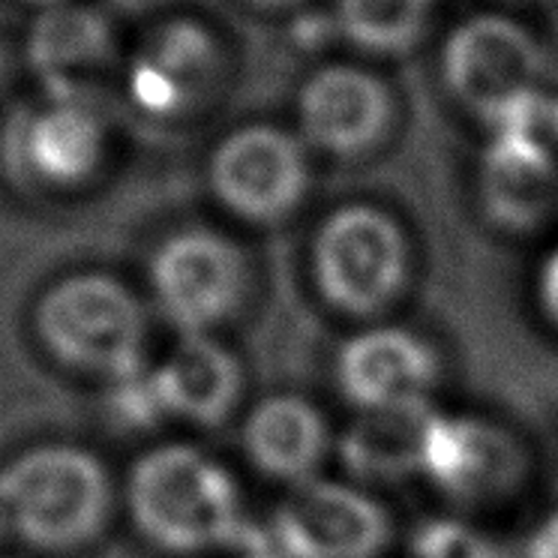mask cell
<instances>
[{
  "mask_svg": "<svg viewBox=\"0 0 558 558\" xmlns=\"http://www.w3.org/2000/svg\"><path fill=\"white\" fill-rule=\"evenodd\" d=\"M114 154L106 99L27 87L0 114V171L27 195H73L102 178Z\"/></svg>",
  "mask_w": 558,
  "mask_h": 558,
  "instance_id": "1",
  "label": "cell"
},
{
  "mask_svg": "<svg viewBox=\"0 0 558 558\" xmlns=\"http://www.w3.org/2000/svg\"><path fill=\"white\" fill-rule=\"evenodd\" d=\"M114 493L106 465L75 445H39L0 469V532L43 553L97 541Z\"/></svg>",
  "mask_w": 558,
  "mask_h": 558,
  "instance_id": "2",
  "label": "cell"
},
{
  "mask_svg": "<svg viewBox=\"0 0 558 558\" xmlns=\"http://www.w3.org/2000/svg\"><path fill=\"white\" fill-rule=\"evenodd\" d=\"M229 85V49L214 25L190 13L157 15L126 34L114 94L157 126L202 118Z\"/></svg>",
  "mask_w": 558,
  "mask_h": 558,
  "instance_id": "3",
  "label": "cell"
},
{
  "mask_svg": "<svg viewBox=\"0 0 558 558\" xmlns=\"http://www.w3.org/2000/svg\"><path fill=\"white\" fill-rule=\"evenodd\" d=\"M126 501L138 532L166 553L195 556L241 532V493L217 460L190 445L147 450L133 465Z\"/></svg>",
  "mask_w": 558,
  "mask_h": 558,
  "instance_id": "4",
  "label": "cell"
},
{
  "mask_svg": "<svg viewBox=\"0 0 558 558\" xmlns=\"http://www.w3.org/2000/svg\"><path fill=\"white\" fill-rule=\"evenodd\" d=\"M37 333L51 357L87 376L114 385L145 373V306L109 274L58 279L39 298Z\"/></svg>",
  "mask_w": 558,
  "mask_h": 558,
  "instance_id": "5",
  "label": "cell"
},
{
  "mask_svg": "<svg viewBox=\"0 0 558 558\" xmlns=\"http://www.w3.org/2000/svg\"><path fill=\"white\" fill-rule=\"evenodd\" d=\"M544 54L529 27L508 15H472L453 27L441 54L450 97L493 130L520 123L541 102Z\"/></svg>",
  "mask_w": 558,
  "mask_h": 558,
  "instance_id": "6",
  "label": "cell"
},
{
  "mask_svg": "<svg viewBox=\"0 0 558 558\" xmlns=\"http://www.w3.org/2000/svg\"><path fill=\"white\" fill-rule=\"evenodd\" d=\"M313 274L333 310L354 318L385 313L409 277V243L400 222L373 205L333 210L313 241Z\"/></svg>",
  "mask_w": 558,
  "mask_h": 558,
  "instance_id": "7",
  "label": "cell"
},
{
  "mask_svg": "<svg viewBox=\"0 0 558 558\" xmlns=\"http://www.w3.org/2000/svg\"><path fill=\"white\" fill-rule=\"evenodd\" d=\"M310 147L270 123H246L219 138L207 159V186L246 222L274 226L292 217L310 190Z\"/></svg>",
  "mask_w": 558,
  "mask_h": 558,
  "instance_id": "8",
  "label": "cell"
},
{
  "mask_svg": "<svg viewBox=\"0 0 558 558\" xmlns=\"http://www.w3.org/2000/svg\"><path fill=\"white\" fill-rule=\"evenodd\" d=\"M246 258L241 246L210 229H181L159 243L150 258V289L169 325L210 333L229 322L246 298Z\"/></svg>",
  "mask_w": 558,
  "mask_h": 558,
  "instance_id": "9",
  "label": "cell"
},
{
  "mask_svg": "<svg viewBox=\"0 0 558 558\" xmlns=\"http://www.w3.org/2000/svg\"><path fill=\"white\" fill-rule=\"evenodd\" d=\"M126 31L90 0H66L31 15L25 43L27 82L63 97L102 99L114 90Z\"/></svg>",
  "mask_w": 558,
  "mask_h": 558,
  "instance_id": "10",
  "label": "cell"
},
{
  "mask_svg": "<svg viewBox=\"0 0 558 558\" xmlns=\"http://www.w3.org/2000/svg\"><path fill=\"white\" fill-rule=\"evenodd\" d=\"M393 111L388 82L357 63H325L298 90L301 138L337 159L373 154L388 138Z\"/></svg>",
  "mask_w": 558,
  "mask_h": 558,
  "instance_id": "11",
  "label": "cell"
},
{
  "mask_svg": "<svg viewBox=\"0 0 558 558\" xmlns=\"http://www.w3.org/2000/svg\"><path fill=\"white\" fill-rule=\"evenodd\" d=\"M274 525L289 558H378L390 544L388 510L376 498L318 477L294 486Z\"/></svg>",
  "mask_w": 558,
  "mask_h": 558,
  "instance_id": "12",
  "label": "cell"
},
{
  "mask_svg": "<svg viewBox=\"0 0 558 558\" xmlns=\"http://www.w3.org/2000/svg\"><path fill=\"white\" fill-rule=\"evenodd\" d=\"M544 126H558V106L546 99L525 121L498 130L486 150L481 178L486 207L508 229H532L558 202V166Z\"/></svg>",
  "mask_w": 558,
  "mask_h": 558,
  "instance_id": "13",
  "label": "cell"
},
{
  "mask_svg": "<svg viewBox=\"0 0 558 558\" xmlns=\"http://www.w3.org/2000/svg\"><path fill=\"white\" fill-rule=\"evenodd\" d=\"M436 376L433 349L400 328L357 333L342 345L337 361L342 397L364 412L424 405Z\"/></svg>",
  "mask_w": 558,
  "mask_h": 558,
  "instance_id": "14",
  "label": "cell"
},
{
  "mask_svg": "<svg viewBox=\"0 0 558 558\" xmlns=\"http://www.w3.org/2000/svg\"><path fill=\"white\" fill-rule=\"evenodd\" d=\"M525 472L520 445L477 417H438L426 438L424 474L457 501L508 496Z\"/></svg>",
  "mask_w": 558,
  "mask_h": 558,
  "instance_id": "15",
  "label": "cell"
},
{
  "mask_svg": "<svg viewBox=\"0 0 558 558\" xmlns=\"http://www.w3.org/2000/svg\"><path fill=\"white\" fill-rule=\"evenodd\" d=\"M154 378L166 412L198 426L226 424L243 390L238 357L210 333L181 337Z\"/></svg>",
  "mask_w": 558,
  "mask_h": 558,
  "instance_id": "16",
  "label": "cell"
},
{
  "mask_svg": "<svg viewBox=\"0 0 558 558\" xmlns=\"http://www.w3.org/2000/svg\"><path fill=\"white\" fill-rule=\"evenodd\" d=\"M325 417L301 397L277 393L253 409L243 424V450L255 469L286 484H306L328 453Z\"/></svg>",
  "mask_w": 558,
  "mask_h": 558,
  "instance_id": "17",
  "label": "cell"
},
{
  "mask_svg": "<svg viewBox=\"0 0 558 558\" xmlns=\"http://www.w3.org/2000/svg\"><path fill=\"white\" fill-rule=\"evenodd\" d=\"M436 414L429 405H405L385 412H364V417L342 438V457L349 469L373 481H400L424 472L426 438Z\"/></svg>",
  "mask_w": 558,
  "mask_h": 558,
  "instance_id": "18",
  "label": "cell"
},
{
  "mask_svg": "<svg viewBox=\"0 0 558 558\" xmlns=\"http://www.w3.org/2000/svg\"><path fill=\"white\" fill-rule=\"evenodd\" d=\"M433 0H337V31L366 54H402L424 37Z\"/></svg>",
  "mask_w": 558,
  "mask_h": 558,
  "instance_id": "19",
  "label": "cell"
},
{
  "mask_svg": "<svg viewBox=\"0 0 558 558\" xmlns=\"http://www.w3.org/2000/svg\"><path fill=\"white\" fill-rule=\"evenodd\" d=\"M421 558H489V549L477 534L453 525H436L421 541Z\"/></svg>",
  "mask_w": 558,
  "mask_h": 558,
  "instance_id": "20",
  "label": "cell"
},
{
  "mask_svg": "<svg viewBox=\"0 0 558 558\" xmlns=\"http://www.w3.org/2000/svg\"><path fill=\"white\" fill-rule=\"evenodd\" d=\"M537 294H541V310L553 325H558V250L544 262V270L537 279Z\"/></svg>",
  "mask_w": 558,
  "mask_h": 558,
  "instance_id": "21",
  "label": "cell"
},
{
  "mask_svg": "<svg viewBox=\"0 0 558 558\" xmlns=\"http://www.w3.org/2000/svg\"><path fill=\"white\" fill-rule=\"evenodd\" d=\"M10 7H19V10H25L27 15H39L51 10V7H61L66 0H7Z\"/></svg>",
  "mask_w": 558,
  "mask_h": 558,
  "instance_id": "22",
  "label": "cell"
},
{
  "mask_svg": "<svg viewBox=\"0 0 558 558\" xmlns=\"http://www.w3.org/2000/svg\"><path fill=\"white\" fill-rule=\"evenodd\" d=\"M243 3H250V7H255V10H292V7H298V3H304V0H243Z\"/></svg>",
  "mask_w": 558,
  "mask_h": 558,
  "instance_id": "23",
  "label": "cell"
},
{
  "mask_svg": "<svg viewBox=\"0 0 558 558\" xmlns=\"http://www.w3.org/2000/svg\"><path fill=\"white\" fill-rule=\"evenodd\" d=\"M556 106H558V102H556Z\"/></svg>",
  "mask_w": 558,
  "mask_h": 558,
  "instance_id": "24",
  "label": "cell"
}]
</instances>
